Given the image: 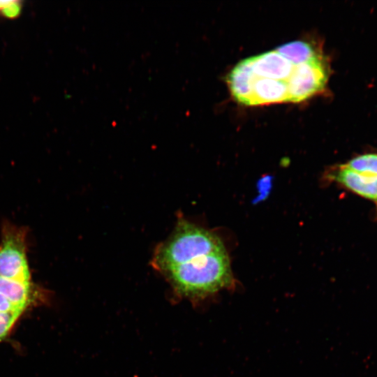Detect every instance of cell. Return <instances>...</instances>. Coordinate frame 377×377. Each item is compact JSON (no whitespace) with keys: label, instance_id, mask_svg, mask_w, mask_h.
Instances as JSON below:
<instances>
[{"label":"cell","instance_id":"11","mask_svg":"<svg viewBox=\"0 0 377 377\" xmlns=\"http://www.w3.org/2000/svg\"><path fill=\"white\" fill-rule=\"evenodd\" d=\"M343 165L356 172L377 176V153L357 155Z\"/></svg>","mask_w":377,"mask_h":377},{"label":"cell","instance_id":"13","mask_svg":"<svg viewBox=\"0 0 377 377\" xmlns=\"http://www.w3.org/2000/svg\"><path fill=\"white\" fill-rule=\"evenodd\" d=\"M24 310L14 305L7 298L0 294V313L21 312Z\"/></svg>","mask_w":377,"mask_h":377},{"label":"cell","instance_id":"2","mask_svg":"<svg viewBox=\"0 0 377 377\" xmlns=\"http://www.w3.org/2000/svg\"><path fill=\"white\" fill-rule=\"evenodd\" d=\"M223 250L218 235L179 219L171 235L157 246L152 265L163 273L195 258Z\"/></svg>","mask_w":377,"mask_h":377},{"label":"cell","instance_id":"4","mask_svg":"<svg viewBox=\"0 0 377 377\" xmlns=\"http://www.w3.org/2000/svg\"><path fill=\"white\" fill-rule=\"evenodd\" d=\"M327 80V69L321 56L297 65L289 78L288 101L300 102L323 89Z\"/></svg>","mask_w":377,"mask_h":377},{"label":"cell","instance_id":"9","mask_svg":"<svg viewBox=\"0 0 377 377\" xmlns=\"http://www.w3.org/2000/svg\"><path fill=\"white\" fill-rule=\"evenodd\" d=\"M0 294L24 310L31 296V283L0 277Z\"/></svg>","mask_w":377,"mask_h":377},{"label":"cell","instance_id":"14","mask_svg":"<svg viewBox=\"0 0 377 377\" xmlns=\"http://www.w3.org/2000/svg\"><path fill=\"white\" fill-rule=\"evenodd\" d=\"M11 1H0V12L2 13Z\"/></svg>","mask_w":377,"mask_h":377},{"label":"cell","instance_id":"10","mask_svg":"<svg viewBox=\"0 0 377 377\" xmlns=\"http://www.w3.org/2000/svg\"><path fill=\"white\" fill-rule=\"evenodd\" d=\"M276 50L292 64L296 66L309 62L320 57L316 54L311 45L301 40L283 44Z\"/></svg>","mask_w":377,"mask_h":377},{"label":"cell","instance_id":"7","mask_svg":"<svg viewBox=\"0 0 377 377\" xmlns=\"http://www.w3.org/2000/svg\"><path fill=\"white\" fill-rule=\"evenodd\" d=\"M249 105L288 101V84L282 81L256 77L252 73Z\"/></svg>","mask_w":377,"mask_h":377},{"label":"cell","instance_id":"6","mask_svg":"<svg viewBox=\"0 0 377 377\" xmlns=\"http://www.w3.org/2000/svg\"><path fill=\"white\" fill-rule=\"evenodd\" d=\"M248 59L251 71L255 77L282 81L287 84H288L289 78L296 66L292 64L276 50H270Z\"/></svg>","mask_w":377,"mask_h":377},{"label":"cell","instance_id":"3","mask_svg":"<svg viewBox=\"0 0 377 377\" xmlns=\"http://www.w3.org/2000/svg\"><path fill=\"white\" fill-rule=\"evenodd\" d=\"M0 277L30 283L27 231L6 223L0 240Z\"/></svg>","mask_w":377,"mask_h":377},{"label":"cell","instance_id":"12","mask_svg":"<svg viewBox=\"0 0 377 377\" xmlns=\"http://www.w3.org/2000/svg\"><path fill=\"white\" fill-rule=\"evenodd\" d=\"M22 313L21 312L0 313V341L8 336Z\"/></svg>","mask_w":377,"mask_h":377},{"label":"cell","instance_id":"8","mask_svg":"<svg viewBox=\"0 0 377 377\" xmlns=\"http://www.w3.org/2000/svg\"><path fill=\"white\" fill-rule=\"evenodd\" d=\"M227 80L230 92L236 101L249 105L251 96L252 71L249 59L239 62L232 69Z\"/></svg>","mask_w":377,"mask_h":377},{"label":"cell","instance_id":"5","mask_svg":"<svg viewBox=\"0 0 377 377\" xmlns=\"http://www.w3.org/2000/svg\"><path fill=\"white\" fill-rule=\"evenodd\" d=\"M326 179L373 202L377 210V176L353 170L343 164L332 168Z\"/></svg>","mask_w":377,"mask_h":377},{"label":"cell","instance_id":"1","mask_svg":"<svg viewBox=\"0 0 377 377\" xmlns=\"http://www.w3.org/2000/svg\"><path fill=\"white\" fill-rule=\"evenodd\" d=\"M163 274L179 295L192 300L206 298L234 284L226 250L195 258Z\"/></svg>","mask_w":377,"mask_h":377}]
</instances>
